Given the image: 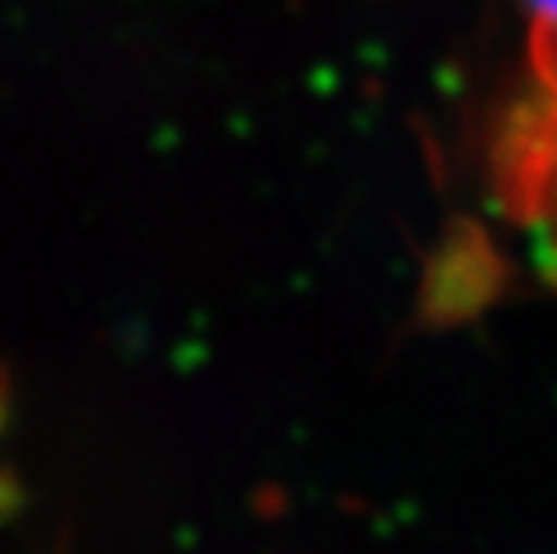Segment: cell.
<instances>
[{
	"mask_svg": "<svg viewBox=\"0 0 557 554\" xmlns=\"http://www.w3.org/2000/svg\"><path fill=\"white\" fill-rule=\"evenodd\" d=\"M504 184L532 256L557 285V37L543 40V90L507 140Z\"/></svg>",
	"mask_w": 557,
	"mask_h": 554,
	"instance_id": "6da1fadb",
	"label": "cell"
},
{
	"mask_svg": "<svg viewBox=\"0 0 557 554\" xmlns=\"http://www.w3.org/2000/svg\"><path fill=\"white\" fill-rule=\"evenodd\" d=\"M540 15V26L547 29V37H557V0H529Z\"/></svg>",
	"mask_w": 557,
	"mask_h": 554,
	"instance_id": "7a4b0ae2",
	"label": "cell"
}]
</instances>
